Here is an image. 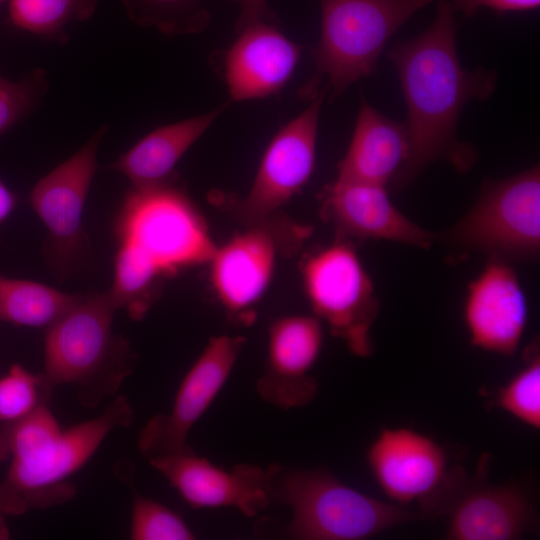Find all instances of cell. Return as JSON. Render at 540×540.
Returning a JSON list of instances; mask_svg holds the SVG:
<instances>
[{"label": "cell", "mask_w": 540, "mask_h": 540, "mask_svg": "<svg viewBox=\"0 0 540 540\" xmlns=\"http://www.w3.org/2000/svg\"><path fill=\"white\" fill-rule=\"evenodd\" d=\"M454 12L450 1L440 0L432 24L387 53L407 107L409 154L394 181L397 185L413 180L433 162L447 161L463 173L477 158L471 146L458 140L457 124L469 101L485 100L493 93L497 76L492 70L462 67Z\"/></svg>", "instance_id": "1"}, {"label": "cell", "mask_w": 540, "mask_h": 540, "mask_svg": "<svg viewBox=\"0 0 540 540\" xmlns=\"http://www.w3.org/2000/svg\"><path fill=\"white\" fill-rule=\"evenodd\" d=\"M270 505L287 506L283 535L300 540H363L406 523L432 520L420 510L384 502L330 471L271 464L265 468Z\"/></svg>", "instance_id": "2"}, {"label": "cell", "mask_w": 540, "mask_h": 540, "mask_svg": "<svg viewBox=\"0 0 540 540\" xmlns=\"http://www.w3.org/2000/svg\"><path fill=\"white\" fill-rule=\"evenodd\" d=\"M118 310L108 292L80 294L44 340V376L54 387L70 385L83 405L113 395L132 372L128 343L112 331Z\"/></svg>", "instance_id": "3"}, {"label": "cell", "mask_w": 540, "mask_h": 540, "mask_svg": "<svg viewBox=\"0 0 540 540\" xmlns=\"http://www.w3.org/2000/svg\"><path fill=\"white\" fill-rule=\"evenodd\" d=\"M320 38L315 70L298 94L312 100L320 90L329 100L373 74L384 47L398 29L432 0H318Z\"/></svg>", "instance_id": "4"}, {"label": "cell", "mask_w": 540, "mask_h": 540, "mask_svg": "<svg viewBox=\"0 0 540 540\" xmlns=\"http://www.w3.org/2000/svg\"><path fill=\"white\" fill-rule=\"evenodd\" d=\"M116 259L163 279L208 263L216 245L205 220L175 181L128 193L118 225Z\"/></svg>", "instance_id": "5"}, {"label": "cell", "mask_w": 540, "mask_h": 540, "mask_svg": "<svg viewBox=\"0 0 540 540\" xmlns=\"http://www.w3.org/2000/svg\"><path fill=\"white\" fill-rule=\"evenodd\" d=\"M133 420L128 399L119 395L99 416L13 452L0 482V511L20 515L69 500L75 487L67 479L88 462L110 432L130 426Z\"/></svg>", "instance_id": "6"}, {"label": "cell", "mask_w": 540, "mask_h": 540, "mask_svg": "<svg viewBox=\"0 0 540 540\" xmlns=\"http://www.w3.org/2000/svg\"><path fill=\"white\" fill-rule=\"evenodd\" d=\"M450 245L506 263L533 262L540 253V171L485 183L471 210L440 234Z\"/></svg>", "instance_id": "7"}, {"label": "cell", "mask_w": 540, "mask_h": 540, "mask_svg": "<svg viewBox=\"0 0 540 540\" xmlns=\"http://www.w3.org/2000/svg\"><path fill=\"white\" fill-rule=\"evenodd\" d=\"M368 469L394 504L419 505L432 520L446 514L466 472L449 465L446 449L409 427H382L365 453Z\"/></svg>", "instance_id": "8"}, {"label": "cell", "mask_w": 540, "mask_h": 540, "mask_svg": "<svg viewBox=\"0 0 540 540\" xmlns=\"http://www.w3.org/2000/svg\"><path fill=\"white\" fill-rule=\"evenodd\" d=\"M302 283L309 305L355 356L373 352L371 327L379 313L372 279L353 246L338 239L308 257Z\"/></svg>", "instance_id": "9"}, {"label": "cell", "mask_w": 540, "mask_h": 540, "mask_svg": "<svg viewBox=\"0 0 540 540\" xmlns=\"http://www.w3.org/2000/svg\"><path fill=\"white\" fill-rule=\"evenodd\" d=\"M311 229L274 213L216 246L208 262L213 291L228 317L254 320V307L268 289L280 256L293 254Z\"/></svg>", "instance_id": "10"}, {"label": "cell", "mask_w": 540, "mask_h": 540, "mask_svg": "<svg viewBox=\"0 0 540 540\" xmlns=\"http://www.w3.org/2000/svg\"><path fill=\"white\" fill-rule=\"evenodd\" d=\"M326 96L322 89L269 141L247 194L232 203L233 212L245 224L277 213L310 180L316 162L320 112Z\"/></svg>", "instance_id": "11"}, {"label": "cell", "mask_w": 540, "mask_h": 540, "mask_svg": "<svg viewBox=\"0 0 540 540\" xmlns=\"http://www.w3.org/2000/svg\"><path fill=\"white\" fill-rule=\"evenodd\" d=\"M245 343L242 336L209 339L181 381L171 409L140 430L138 448L148 460L192 450L188 434L224 387Z\"/></svg>", "instance_id": "12"}, {"label": "cell", "mask_w": 540, "mask_h": 540, "mask_svg": "<svg viewBox=\"0 0 540 540\" xmlns=\"http://www.w3.org/2000/svg\"><path fill=\"white\" fill-rule=\"evenodd\" d=\"M107 130L106 124L99 127L30 192V205L48 230L46 257L59 272L72 264L83 242V211L97 170L98 147Z\"/></svg>", "instance_id": "13"}, {"label": "cell", "mask_w": 540, "mask_h": 540, "mask_svg": "<svg viewBox=\"0 0 540 540\" xmlns=\"http://www.w3.org/2000/svg\"><path fill=\"white\" fill-rule=\"evenodd\" d=\"M491 456L479 458L475 474L462 479L445 516L448 540H517L538 528L527 491L519 484L488 481Z\"/></svg>", "instance_id": "14"}, {"label": "cell", "mask_w": 540, "mask_h": 540, "mask_svg": "<svg viewBox=\"0 0 540 540\" xmlns=\"http://www.w3.org/2000/svg\"><path fill=\"white\" fill-rule=\"evenodd\" d=\"M323 340L322 322L314 315H289L273 321L268 328L264 370L255 384L258 395L283 410L313 401L318 382L311 371Z\"/></svg>", "instance_id": "15"}, {"label": "cell", "mask_w": 540, "mask_h": 540, "mask_svg": "<svg viewBox=\"0 0 540 540\" xmlns=\"http://www.w3.org/2000/svg\"><path fill=\"white\" fill-rule=\"evenodd\" d=\"M193 509L233 507L254 517L269 505L265 469L240 463L226 470L193 450L149 459Z\"/></svg>", "instance_id": "16"}, {"label": "cell", "mask_w": 540, "mask_h": 540, "mask_svg": "<svg viewBox=\"0 0 540 540\" xmlns=\"http://www.w3.org/2000/svg\"><path fill=\"white\" fill-rule=\"evenodd\" d=\"M528 301L509 263L489 260L468 285L463 321L471 345L500 356L518 350L528 322Z\"/></svg>", "instance_id": "17"}, {"label": "cell", "mask_w": 540, "mask_h": 540, "mask_svg": "<svg viewBox=\"0 0 540 540\" xmlns=\"http://www.w3.org/2000/svg\"><path fill=\"white\" fill-rule=\"evenodd\" d=\"M236 34L222 59L230 100L264 99L280 93L297 67L303 46L284 35L278 24L259 22Z\"/></svg>", "instance_id": "18"}, {"label": "cell", "mask_w": 540, "mask_h": 540, "mask_svg": "<svg viewBox=\"0 0 540 540\" xmlns=\"http://www.w3.org/2000/svg\"><path fill=\"white\" fill-rule=\"evenodd\" d=\"M321 212L340 239L387 240L420 248L438 239L401 213L386 186L379 184L336 179L324 191Z\"/></svg>", "instance_id": "19"}, {"label": "cell", "mask_w": 540, "mask_h": 540, "mask_svg": "<svg viewBox=\"0 0 540 540\" xmlns=\"http://www.w3.org/2000/svg\"><path fill=\"white\" fill-rule=\"evenodd\" d=\"M409 154L405 123L388 118L361 95L348 149L338 163L336 179L386 186L395 181Z\"/></svg>", "instance_id": "20"}, {"label": "cell", "mask_w": 540, "mask_h": 540, "mask_svg": "<svg viewBox=\"0 0 540 540\" xmlns=\"http://www.w3.org/2000/svg\"><path fill=\"white\" fill-rule=\"evenodd\" d=\"M230 102L150 131L109 168L123 174L132 188L145 189L176 179L175 167L185 153L229 107Z\"/></svg>", "instance_id": "21"}, {"label": "cell", "mask_w": 540, "mask_h": 540, "mask_svg": "<svg viewBox=\"0 0 540 540\" xmlns=\"http://www.w3.org/2000/svg\"><path fill=\"white\" fill-rule=\"evenodd\" d=\"M48 285L0 275V321L48 328L79 298Z\"/></svg>", "instance_id": "22"}, {"label": "cell", "mask_w": 540, "mask_h": 540, "mask_svg": "<svg viewBox=\"0 0 540 540\" xmlns=\"http://www.w3.org/2000/svg\"><path fill=\"white\" fill-rule=\"evenodd\" d=\"M98 0H9L8 20L43 41L64 44L67 28L88 20Z\"/></svg>", "instance_id": "23"}, {"label": "cell", "mask_w": 540, "mask_h": 540, "mask_svg": "<svg viewBox=\"0 0 540 540\" xmlns=\"http://www.w3.org/2000/svg\"><path fill=\"white\" fill-rule=\"evenodd\" d=\"M131 21L168 36L197 34L211 23L203 0H120Z\"/></svg>", "instance_id": "24"}, {"label": "cell", "mask_w": 540, "mask_h": 540, "mask_svg": "<svg viewBox=\"0 0 540 540\" xmlns=\"http://www.w3.org/2000/svg\"><path fill=\"white\" fill-rule=\"evenodd\" d=\"M492 406L504 411L524 425L540 429V350L538 339L526 347L521 369L491 400Z\"/></svg>", "instance_id": "25"}, {"label": "cell", "mask_w": 540, "mask_h": 540, "mask_svg": "<svg viewBox=\"0 0 540 540\" xmlns=\"http://www.w3.org/2000/svg\"><path fill=\"white\" fill-rule=\"evenodd\" d=\"M53 386L44 374L13 364L0 376V428L16 423L48 404Z\"/></svg>", "instance_id": "26"}, {"label": "cell", "mask_w": 540, "mask_h": 540, "mask_svg": "<svg viewBox=\"0 0 540 540\" xmlns=\"http://www.w3.org/2000/svg\"><path fill=\"white\" fill-rule=\"evenodd\" d=\"M132 540H193L195 534L185 520L165 505L135 495L130 525Z\"/></svg>", "instance_id": "27"}, {"label": "cell", "mask_w": 540, "mask_h": 540, "mask_svg": "<svg viewBox=\"0 0 540 540\" xmlns=\"http://www.w3.org/2000/svg\"><path fill=\"white\" fill-rule=\"evenodd\" d=\"M49 88L44 69H33L19 81L0 76V134L32 113L44 99Z\"/></svg>", "instance_id": "28"}, {"label": "cell", "mask_w": 540, "mask_h": 540, "mask_svg": "<svg viewBox=\"0 0 540 540\" xmlns=\"http://www.w3.org/2000/svg\"><path fill=\"white\" fill-rule=\"evenodd\" d=\"M238 6L239 14L235 24V32L249 25L266 22L279 24L276 12L270 7L268 0H231Z\"/></svg>", "instance_id": "29"}, {"label": "cell", "mask_w": 540, "mask_h": 540, "mask_svg": "<svg viewBox=\"0 0 540 540\" xmlns=\"http://www.w3.org/2000/svg\"><path fill=\"white\" fill-rule=\"evenodd\" d=\"M454 10L474 15L479 8L488 7L499 13L536 9L540 0H452Z\"/></svg>", "instance_id": "30"}, {"label": "cell", "mask_w": 540, "mask_h": 540, "mask_svg": "<svg viewBox=\"0 0 540 540\" xmlns=\"http://www.w3.org/2000/svg\"><path fill=\"white\" fill-rule=\"evenodd\" d=\"M15 206V194L0 178V225L11 215Z\"/></svg>", "instance_id": "31"}, {"label": "cell", "mask_w": 540, "mask_h": 540, "mask_svg": "<svg viewBox=\"0 0 540 540\" xmlns=\"http://www.w3.org/2000/svg\"><path fill=\"white\" fill-rule=\"evenodd\" d=\"M4 513L0 511V540H6L10 538V531L4 518Z\"/></svg>", "instance_id": "32"}, {"label": "cell", "mask_w": 540, "mask_h": 540, "mask_svg": "<svg viewBox=\"0 0 540 540\" xmlns=\"http://www.w3.org/2000/svg\"><path fill=\"white\" fill-rule=\"evenodd\" d=\"M3 0H0V3L2 2Z\"/></svg>", "instance_id": "33"}]
</instances>
